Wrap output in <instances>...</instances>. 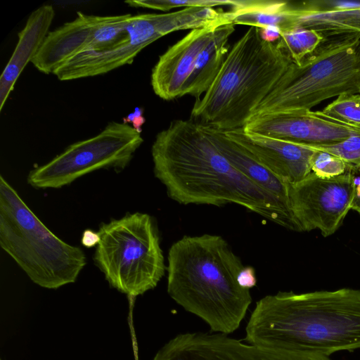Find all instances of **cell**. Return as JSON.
Instances as JSON below:
<instances>
[{
	"label": "cell",
	"mask_w": 360,
	"mask_h": 360,
	"mask_svg": "<svg viewBox=\"0 0 360 360\" xmlns=\"http://www.w3.org/2000/svg\"><path fill=\"white\" fill-rule=\"evenodd\" d=\"M143 142L141 133L123 122H110L96 136L68 146L51 160L30 172L37 189L60 188L98 169L124 170Z\"/></svg>",
	"instance_id": "cell-9"
},
{
	"label": "cell",
	"mask_w": 360,
	"mask_h": 360,
	"mask_svg": "<svg viewBox=\"0 0 360 360\" xmlns=\"http://www.w3.org/2000/svg\"><path fill=\"white\" fill-rule=\"evenodd\" d=\"M245 341L326 356L360 349V290L278 292L256 303Z\"/></svg>",
	"instance_id": "cell-2"
},
{
	"label": "cell",
	"mask_w": 360,
	"mask_h": 360,
	"mask_svg": "<svg viewBox=\"0 0 360 360\" xmlns=\"http://www.w3.org/2000/svg\"><path fill=\"white\" fill-rule=\"evenodd\" d=\"M55 16L51 5H42L29 15L18 33V41L0 77V110L1 111L19 76L32 62L49 32Z\"/></svg>",
	"instance_id": "cell-15"
},
{
	"label": "cell",
	"mask_w": 360,
	"mask_h": 360,
	"mask_svg": "<svg viewBox=\"0 0 360 360\" xmlns=\"http://www.w3.org/2000/svg\"><path fill=\"white\" fill-rule=\"evenodd\" d=\"M238 282L243 288L248 290L254 287L257 283L254 270L251 267H244L239 274Z\"/></svg>",
	"instance_id": "cell-25"
},
{
	"label": "cell",
	"mask_w": 360,
	"mask_h": 360,
	"mask_svg": "<svg viewBox=\"0 0 360 360\" xmlns=\"http://www.w3.org/2000/svg\"><path fill=\"white\" fill-rule=\"evenodd\" d=\"M302 144V143H300ZM303 146L315 150L327 152L343 160L352 170H360V133L333 144Z\"/></svg>",
	"instance_id": "cell-21"
},
{
	"label": "cell",
	"mask_w": 360,
	"mask_h": 360,
	"mask_svg": "<svg viewBox=\"0 0 360 360\" xmlns=\"http://www.w3.org/2000/svg\"><path fill=\"white\" fill-rule=\"evenodd\" d=\"M314 150L311 160V172L321 178L342 175L352 168L341 158L327 152Z\"/></svg>",
	"instance_id": "cell-22"
},
{
	"label": "cell",
	"mask_w": 360,
	"mask_h": 360,
	"mask_svg": "<svg viewBox=\"0 0 360 360\" xmlns=\"http://www.w3.org/2000/svg\"><path fill=\"white\" fill-rule=\"evenodd\" d=\"M235 31V25L218 26L210 41L201 51L184 89V96L201 97L214 82L229 51L227 43Z\"/></svg>",
	"instance_id": "cell-17"
},
{
	"label": "cell",
	"mask_w": 360,
	"mask_h": 360,
	"mask_svg": "<svg viewBox=\"0 0 360 360\" xmlns=\"http://www.w3.org/2000/svg\"><path fill=\"white\" fill-rule=\"evenodd\" d=\"M137 353L136 352V360H138V358H137Z\"/></svg>",
	"instance_id": "cell-29"
},
{
	"label": "cell",
	"mask_w": 360,
	"mask_h": 360,
	"mask_svg": "<svg viewBox=\"0 0 360 360\" xmlns=\"http://www.w3.org/2000/svg\"><path fill=\"white\" fill-rule=\"evenodd\" d=\"M93 259L109 285L134 298L155 288L166 266L157 226L146 213L101 223Z\"/></svg>",
	"instance_id": "cell-7"
},
{
	"label": "cell",
	"mask_w": 360,
	"mask_h": 360,
	"mask_svg": "<svg viewBox=\"0 0 360 360\" xmlns=\"http://www.w3.org/2000/svg\"><path fill=\"white\" fill-rule=\"evenodd\" d=\"M131 16H100L78 11L73 20L49 32L31 63L39 71L53 74L73 56L100 50L122 38Z\"/></svg>",
	"instance_id": "cell-11"
},
{
	"label": "cell",
	"mask_w": 360,
	"mask_h": 360,
	"mask_svg": "<svg viewBox=\"0 0 360 360\" xmlns=\"http://www.w3.org/2000/svg\"><path fill=\"white\" fill-rule=\"evenodd\" d=\"M151 154L154 174L174 201L214 206L234 203L284 228L302 231L290 209L236 169L192 120H174L159 132Z\"/></svg>",
	"instance_id": "cell-1"
},
{
	"label": "cell",
	"mask_w": 360,
	"mask_h": 360,
	"mask_svg": "<svg viewBox=\"0 0 360 360\" xmlns=\"http://www.w3.org/2000/svg\"><path fill=\"white\" fill-rule=\"evenodd\" d=\"M317 111L330 120L360 129V94H341Z\"/></svg>",
	"instance_id": "cell-19"
},
{
	"label": "cell",
	"mask_w": 360,
	"mask_h": 360,
	"mask_svg": "<svg viewBox=\"0 0 360 360\" xmlns=\"http://www.w3.org/2000/svg\"><path fill=\"white\" fill-rule=\"evenodd\" d=\"M224 131L288 184H296L312 172L311 160L314 150L302 144L248 131L243 128Z\"/></svg>",
	"instance_id": "cell-13"
},
{
	"label": "cell",
	"mask_w": 360,
	"mask_h": 360,
	"mask_svg": "<svg viewBox=\"0 0 360 360\" xmlns=\"http://www.w3.org/2000/svg\"><path fill=\"white\" fill-rule=\"evenodd\" d=\"M167 262L172 299L212 332L228 335L240 326L252 297L238 282L245 266L224 238L185 236L169 248Z\"/></svg>",
	"instance_id": "cell-3"
},
{
	"label": "cell",
	"mask_w": 360,
	"mask_h": 360,
	"mask_svg": "<svg viewBox=\"0 0 360 360\" xmlns=\"http://www.w3.org/2000/svg\"><path fill=\"white\" fill-rule=\"evenodd\" d=\"M239 0H133L126 1L131 7L146 8L162 11H169L175 8H214L215 6H237Z\"/></svg>",
	"instance_id": "cell-20"
},
{
	"label": "cell",
	"mask_w": 360,
	"mask_h": 360,
	"mask_svg": "<svg viewBox=\"0 0 360 360\" xmlns=\"http://www.w3.org/2000/svg\"><path fill=\"white\" fill-rule=\"evenodd\" d=\"M317 4L322 7L335 9H354L360 8L359 1H330L316 0Z\"/></svg>",
	"instance_id": "cell-23"
},
{
	"label": "cell",
	"mask_w": 360,
	"mask_h": 360,
	"mask_svg": "<svg viewBox=\"0 0 360 360\" xmlns=\"http://www.w3.org/2000/svg\"><path fill=\"white\" fill-rule=\"evenodd\" d=\"M360 172V170H359ZM356 179V186L351 210L356 211L360 215V176Z\"/></svg>",
	"instance_id": "cell-28"
},
{
	"label": "cell",
	"mask_w": 360,
	"mask_h": 360,
	"mask_svg": "<svg viewBox=\"0 0 360 360\" xmlns=\"http://www.w3.org/2000/svg\"><path fill=\"white\" fill-rule=\"evenodd\" d=\"M219 25L191 30L159 57L150 76L153 90L158 97L169 101L184 96L198 56Z\"/></svg>",
	"instance_id": "cell-14"
},
{
	"label": "cell",
	"mask_w": 360,
	"mask_h": 360,
	"mask_svg": "<svg viewBox=\"0 0 360 360\" xmlns=\"http://www.w3.org/2000/svg\"><path fill=\"white\" fill-rule=\"evenodd\" d=\"M0 245L34 283L46 289L75 283L86 264L84 251L51 231L3 176Z\"/></svg>",
	"instance_id": "cell-5"
},
{
	"label": "cell",
	"mask_w": 360,
	"mask_h": 360,
	"mask_svg": "<svg viewBox=\"0 0 360 360\" xmlns=\"http://www.w3.org/2000/svg\"><path fill=\"white\" fill-rule=\"evenodd\" d=\"M226 19L227 13L223 10L200 7L165 13L131 15L122 38L100 50L73 56L53 74L60 81L103 75L131 64L144 48L165 35L182 30L219 25Z\"/></svg>",
	"instance_id": "cell-8"
},
{
	"label": "cell",
	"mask_w": 360,
	"mask_h": 360,
	"mask_svg": "<svg viewBox=\"0 0 360 360\" xmlns=\"http://www.w3.org/2000/svg\"><path fill=\"white\" fill-rule=\"evenodd\" d=\"M143 109L140 107H136L133 112L123 117L122 122L124 124H132V127L139 132L141 133V127L146 120L143 116Z\"/></svg>",
	"instance_id": "cell-24"
},
{
	"label": "cell",
	"mask_w": 360,
	"mask_h": 360,
	"mask_svg": "<svg viewBox=\"0 0 360 360\" xmlns=\"http://www.w3.org/2000/svg\"><path fill=\"white\" fill-rule=\"evenodd\" d=\"M323 40L315 30L296 27L281 32L277 46L286 53L293 63L299 65L312 53Z\"/></svg>",
	"instance_id": "cell-18"
},
{
	"label": "cell",
	"mask_w": 360,
	"mask_h": 360,
	"mask_svg": "<svg viewBox=\"0 0 360 360\" xmlns=\"http://www.w3.org/2000/svg\"><path fill=\"white\" fill-rule=\"evenodd\" d=\"M245 131L307 145H326L360 133L321 115L318 111H278L255 115L243 127Z\"/></svg>",
	"instance_id": "cell-12"
},
{
	"label": "cell",
	"mask_w": 360,
	"mask_h": 360,
	"mask_svg": "<svg viewBox=\"0 0 360 360\" xmlns=\"http://www.w3.org/2000/svg\"><path fill=\"white\" fill-rule=\"evenodd\" d=\"M343 94H360V34L323 39L300 64L292 62L252 117L312 110Z\"/></svg>",
	"instance_id": "cell-6"
},
{
	"label": "cell",
	"mask_w": 360,
	"mask_h": 360,
	"mask_svg": "<svg viewBox=\"0 0 360 360\" xmlns=\"http://www.w3.org/2000/svg\"><path fill=\"white\" fill-rule=\"evenodd\" d=\"M292 62L250 26L229 49L207 91L195 99L191 120L222 131L243 128Z\"/></svg>",
	"instance_id": "cell-4"
},
{
	"label": "cell",
	"mask_w": 360,
	"mask_h": 360,
	"mask_svg": "<svg viewBox=\"0 0 360 360\" xmlns=\"http://www.w3.org/2000/svg\"><path fill=\"white\" fill-rule=\"evenodd\" d=\"M259 30L262 38L266 41L276 43L281 36V30L276 27H265L259 28Z\"/></svg>",
	"instance_id": "cell-27"
},
{
	"label": "cell",
	"mask_w": 360,
	"mask_h": 360,
	"mask_svg": "<svg viewBox=\"0 0 360 360\" xmlns=\"http://www.w3.org/2000/svg\"><path fill=\"white\" fill-rule=\"evenodd\" d=\"M200 127L236 169L290 209L288 184L264 167L244 148L230 139L224 131L207 125L200 124Z\"/></svg>",
	"instance_id": "cell-16"
},
{
	"label": "cell",
	"mask_w": 360,
	"mask_h": 360,
	"mask_svg": "<svg viewBox=\"0 0 360 360\" xmlns=\"http://www.w3.org/2000/svg\"><path fill=\"white\" fill-rule=\"evenodd\" d=\"M100 241V236L97 232H95L91 229H86L84 231L81 243L86 248H92L98 245Z\"/></svg>",
	"instance_id": "cell-26"
},
{
	"label": "cell",
	"mask_w": 360,
	"mask_h": 360,
	"mask_svg": "<svg viewBox=\"0 0 360 360\" xmlns=\"http://www.w3.org/2000/svg\"><path fill=\"white\" fill-rule=\"evenodd\" d=\"M351 171L330 179L311 172L288 184L290 207L302 231L316 229L328 237L340 228L354 198L356 179Z\"/></svg>",
	"instance_id": "cell-10"
}]
</instances>
